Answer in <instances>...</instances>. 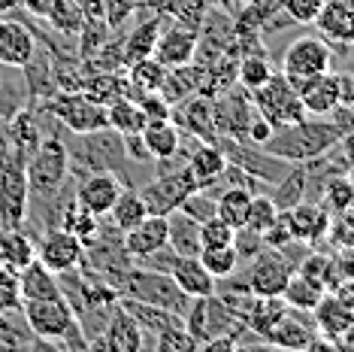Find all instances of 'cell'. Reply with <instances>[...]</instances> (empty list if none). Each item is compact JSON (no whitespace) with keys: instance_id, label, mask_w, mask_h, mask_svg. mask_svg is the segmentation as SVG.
Wrapping results in <instances>:
<instances>
[{"instance_id":"obj_1","label":"cell","mask_w":354,"mask_h":352,"mask_svg":"<svg viewBox=\"0 0 354 352\" xmlns=\"http://www.w3.org/2000/svg\"><path fill=\"white\" fill-rule=\"evenodd\" d=\"M339 140H342L339 127L327 116H306L300 122L272 127V134L263 140V149L291 164H306L312 158L330 152Z\"/></svg>"},{"instance_id":"obj_2","label":"cell","mask_w":354,"mask_h":352,"mask_svg":"<svg viewBox=\"0 0 354 352\" xmlns=\"http://www.w3.org/2000/svg\"><path fill=\"white\" fill-rule=\"evenodd\" d=\"M30 331L43 343L58 349H88V337L79 328V319L64 298H46V301H21Z\"/></svg>"},{"instance_id":"obj_3","label":"cell","mask_w":354,"mask_h":352,"mask_svg":"<svg viewBox=\"0 0 354 352\" xmlns=\"http://www.w3.org/2000/svg\"><path fill=\"white\" fill-rule=\"evenodd\" d=\"M28 215V155L0 143V228H25Z\"/></svg>"},{"instance_id":"obj_4","label":"cell","mask_w":354,"mask_h":352,"mask_svg":"<svg viewBox=\"0 0 354 352\" xmlns=\"http://www.w3.org/2000/svg\"><path fill=\"white\" fill-rule=\"evenodd\" d=\"M118 298H133V301H142V303H151V307H160V310H170V313H179L185 319L188 313L191 301L170 274H160V270H146V267H133L127 270L122 289H118Z\"/></svg>"},{"instance_id":"obj_5","label":"cell","mask_w":354,"mask_h":352,"mask_svg":"<svg viewBox=\"0 0 354 352\" xmlns=\"http://www.w3.org/2000/svg\"><path fill=\"white\" fill-rule=\"evenodd\" d=\"M39 107H43L49 116L58 118L67 134H91V131H100V127H109L106 103L91 100L82 88L55 91L52 98L39 100Z\"/></svg>"},{"instance_id":"obj_6","label":"cell","mask_w":354,"mask_h":352,"mask_svg":"<svg viewBox=\"0 0 354 352\" xmlns=\"http://www.w3.org/2000/svg\"><path fill=\"white\" fill-rule=\"evenodd\" d=\"M294 270H297V264L288 258L285 249H270V246H263V249L248 261V270H245V276L239 279V285H243L245 292L257 294V298H281V292H285Z\"/></svg>"},{"instance_id":"obj_7","label":"cell","mask_w":354,"mask_h":352,"mask_svg":"<svg viewBox=\"0 0 354 352\" xmlns=\"http://www.w3.org/2000/svg\"><path fill=\"white\" fill-rule=\"evenodd\" d=\"M330 64H333V49L324 37H297L281 55V76L300 91L309 79L330 70Z\"/></svg>"},{"instance_id":"obj_8","label":"cell","mask_w":354,"mask_h":352,"mask_svg":"<svg viewBox=\"0 0 354 352\" xmlns=\"http://www.w3.org/2000/svg\"><path fill=\"white\" fill-rule=\"evenodd\" d=\"M252 100H254V109L267 118L272 127L300 122V118L309 116L306 113V107H303V100H300V91H297L285 76H281V70L279 73H272L261 88H254Z\"/></svg>"},{"instance_id":"obj_9","label":"cell","mask_w":354,"mask_h":352,"mask_svg":"<svg viewBox=\"0 0 354 352\" xmlns=\"http://www.w3.org/2000/svg\"><path fill=\"white\" fill-rule=\"evenodd\" d=\"M185 328L197 340V349H200L206 340L221 337V334H239L245 325L233 316V310L218 294H203V298L191 301L188 313H185Z\"/></svg>"},{"instance_id":"obj_10","label":"cell","mask_w":354,"mask_h":352,"mask_svg":"<svg viewBox=\"0 0 354 352\" xmlns=\"http://www.w3.org/2000/svg\"><path fill=\"white\" fill-rule=\"evenodd\" d=\"M197 188V179L191 176L188 167H167V170H158V176H151L146 186L140 188V197L146 201L151 215H167L173 213L176 206L182 204L185 195Z\"/></svg>"},{"instance_id":"obj_11","label":"cell","mask_w":354,"mask_h":352,"mask_svg":"<svg viewBox=\"0 0 354 352\" xmlns=\"http://www.w3.org/2000/svg\"><path fill=\"white\" fill-rule=\"evenodd\" d=\"M254 113L257 109H254L252 91H245L243 85H230L227 91L212 98V122H215V131L224 134V137L245 140L248 122L254 118Z\"/></svg>"},{"instance_id":"obj_12","label":"cell","mask_w":354,"mask_h":352,"mask_svg":"<svg viewBox=\"0 0 354 352\" xmlns=\"http://www.w3.org/2000/svg\"><path fill=\"white\" fill-rule=\"evenodd\" d=\"M261 343L281 346V349H315L318 346L315 319H312V313H306V310L288 307L285 313L261 334Z\"/></svg>"},{"instance_id":"obj_13","label":"cell","mask_w":354,"mask_h":352,"mask_svg":"<svg viewBox=\"0 0 354 352\" xmlns=\"http://www.w3.org/2000/svg\"><path fill=\"white\" fill-rule=\"evenodd\" d=\"M85 258V243L64 228H46L37 237V261H43L52 274H67Z\"/></svg>"},{"instance_id":"obj_14","label":"cell","mask_w":354,"mask_h":352,"mask_svg":"<svg viewBox=\"0 0 354 352\" xmlns=\"http://www.w3.org/2000/svg\"><path fill=\"white\" fill-rule=\"evenodd\" d=\"M122 188H124V182L118 179L115 173H109V170H94V173L76 176V182H73V197L85 206L88 213H94V215H100V219H106L109 210H112V204H115L118 195H122Z\"/></svg>"},{"instance_id":"obj_15","label":"cell","mask_w":354,"mask_h":352,"mask_svg":"<svg viewBox=\"0 0 354 352\" xmlns=\"http://www.w3.org/2000/svg\"><path fill=\"white\" fill-rule=\"evenodd\" d=\"M142 346H146V331L136 325V319L127 313L122 303L112 310L100 337L88 343V349H103V352H140Z\"/></svg>"},{"instance_id":"obj_16","label":"cell","mask_w":354,"mask_h":352,"mask_svg":"<svg viewBox=\"0 0 354 352\" xmlns=\"http://www.w3.org/2000/svg\"><path fill=\"white\" fill-rule=\"evenodd\" d=\"M197 39H200V30L194 25H185V21H176L167 25L158 37V46H155V55L164 67H182V64H191L194 61V52H197Z\"/></svg>"},{"instance_id":"obj_17","label":"cell","mask_w":354,"mask_h":352,"mask_svg":"<svg viewBox=\"0 0 354 352\" xmlns=\"http://www.w3.org/2000/svg\"><path fill=\"white\" fill-rule=\"evenodd\" d=\"M173 122L185 131V137H194L200 143H215L218 131L212 122V98L206 94H191L173 107Z\"/></svg>"},{"instance_id":"obj_18","label":"cell","mask_w":354,"mask_h":352,"mask_svg":"<svg viewBox=\"0 0 354 352\" xmlns=\"http://www.w3.org/2000/svg\"><path fill=\"white\" fill-rule=\"evenodd\" d=\"M37 52V39L25 21L0 19V67H25Z\"/></svg>"},{"instance_id":"obj_19","label":"cell","mask_w":354,"mask_h":352,"mask_svg":"<svg viewBox=\"0 0 354 352\" xmlns=\"http://www.w3.org/2000/svg\"><path fill=\"white\" fill-rule=\"evenodd\" d=\"M300 100L309 116H330L342 103V73L324 70L300 88Z\"/></svg>"},{"instance_id":"obj_20","label":"cell","mask_w":354,"mask_h":352,"mask_svg":"<svg viewBox=\"0 0 354 352\" xmlns=\"http://www.w3.org/2000/svg\"><path fill=\"white\" fill-rule=\"evenodd\" d=\"M288 222H291L294 240H300L306 246H318L327 237L330 213L324 210L321 201H300L288 210Z\"/></svg>"},{"instance_id":"obj_21","label":"cell","mask_w":354,"mask_h":352,"mask_svg":"<svg viewBox=\"0 0 354 352\" xmlns=\"http://www.w3.org/2000/svg\"><path fill=\"white\" fill-rule=\"evenodd\" d=\"M312 25L321 30V37H330L333 43L354 46V0H324Z\"/></svg>"},{"instance_id":"obj_22","label":"cell","mask_w":354,"mask_h":352,"mask_svg":"<svg viewBox=\"0 0 354 352\" xmlns=\"http://www.w3.org/2000/svg\"><path fill=\"white\" fill-rule=\"evenodd\" d=\"M164 30V12H151L149 19L136 21V25L127 30V37H122V61L124 67L133 61H142L149 55H155L158 37Z\"/></svg>"},{"instance_id":"obj_23","label":"cell","mask_w":354,"mask_h":352,"mask_svg":"<svg viewBox=\"0 0 354 352\" xmlns=\"http://www.w3.org/2000/svg\"><path fill=\"white\" fill-rule=\"evenodd\" d=\"M140 140L146 146L151 161H164L173 158L182 146V127L173 118H160V122H146V127L140 131Z\"/></svg>"},{"instance_id":"obj_24","label":"cell","mask_w":354,"mask_h":352,"mask_svg":"<svg viewBox=\"0 0 354 352\" xmlns=\"http://www.w3.org/2000/svg\"><path fill=\"white\" fill-rule=\"evenodd\" d=\"M176 285L188 294V298H203V294H215V276L200 264L197 255H179L170 270Z\"/></svg>"},{"instance_id":"obj_25","label":"cell","mask_w":354,"mask_h":352,"mask_svg":"<svg viewBox=\"0 0 354 352\" xmlns=\"http://www.w3.org/2000/svg\"><path fill=\"white\" fill-rule=\"evenodd\" d=\"M167 243V215H146L140 225H133L131 231H124V249L131 258L149 255L160 249Z\"/></svg>"},{"instance_id":"obj_26","label":"cell","mask_w":354,"mask_h":352,"mask_svg":"<svg viewBox=\"0 0 354 352\" xmlns=\"http://www.w3.org/2000/svg\"><path fill=\"white\" fill-rule=\"evenodd\" d=\"M203 88V67L200 64H182V67H167L164 82H160V98H164L170 107H176L179 100L191 98Z\"/></svg>"},{"instance_id":"obj_27","label":"cell","mask_w":354,"mask_h":352,"mask_svg":"<svg viewBox=\"0 0 354 352\" xmlns=\"http://www.w3.org/2000/svg\"><path fill=\"white\" fill-rule=\"evenodd\" d=\"M312 319H315V328L318 334H324L330 346H339V337L345 334V328L354 319V313L348 307H342L339 301H336L333 292H327L324 298L318 301V307L312 310Z\"/></svg>"},{"instance_id":"obj_28","label":"cell","mask_w":354,"mask_h":352,"mask_svg":"<svg viewBox=\"0 0 354 352\" xmlns=\"http://www.w3.org/2000/svg\"><path fill=\"white\" fill-rule=\"evenodd\" d=\"M19 289L21 301H46V298H64L61 294V279L52 274L43 261H30L25 270H19Z\"/></svg>"},{"instance_id":"obj_29","label":"cell","mask_w":354,"mask_h":352,"mask_svg":"<svg viewBox=\"0 0 354 352\" xmlns=\"http://www.w3.org/2000/svg\"><path fill=\"white\" fill-rule=\"evenodd\" d=\"M37 258V240L25 228H0V261L6 270H25Z\"/></svg>"},{"instance_id":"obj_30","label":"cell","mask_w":354,"mask_h":352,"mask_svg":"<svg viewBox=\"0 0 354 352\" xmlns=\"http://www.w3.org/2000/svg\"><path fill=\"white\" fill-rule=\"evenodd\" d=\"M224 164H227V158L221 155V149L215 143H200V140L191 146L188 161H185V167L197 179V188H212L218 173L224 170Z\"/></svg>"},{"instance_id":"obj_31","label":"cell","mask_w":354,"mask_h":352,"mask_svg":"<svg viewBox=\"0 0 354 352\" xmlns=\"http://www.w3.org/2000/svg\"><path fill=\"white\" fill-rule=\"evenodd\" d=\"M39 140H43L39 109L34 103H28V107H21L19 113L6 122V143H12V146H19L25 155H30V152L39 146Z\"/></svg>"},{"instance_id":"obj_32","label":"cell","mask_w":354,"mask_h":352,"mask_svg":"<svg viewBox=\"0 0 354 352\" xmlns=\"http://www.w3.org/2000/svg\"><path fill=\"white\" fill-rule=\"evenodd\" d=\"M118 303L136 319V325L142 328L151 337H160L164 331L170 328H179L185 325V319L179 313H170V310H160V307H151V303H142V301H133V298H118Z\"/></svg>"},{"instance_id":"obj_33","label":"cell","mask_w":354,"mask_h":352,"mask_svg":"<svg viewBox=\"0 0 354 352\" xmlns=\"http://www.w3.org/2000/svg\"><path fill=\"white\" fill-rule=\"evenodd\" d=\"M167 243L173 246L176 255H197L203 249V243H200V222L185 215L182 210L167 213Z\"/></svg>"},{"instance_id":"obj_34","label":"cell","mask_w":354,"mask_h":352,"mask_svg":"<svg viewBox=\"0 0 354 352\" xmlns=\"http://www.w3.org/2000/svg\"><path fill=\"white\" fill-rule=\"evenodd\" d=\"M164 73H167V67L158 58H151V55L142 61L127 64V98L140 100L142 94H149V91H160Z\"/></svg>"},{"instance_id":"obj_35","label":"cell","mask_w":354,"mask_h":352,"mask_svg":"<svg viewBox=\"0 0 354 352\" xmlns=\"http://www.w3.org/2000/svg\"><path fill=\"white\" fill-rule=\"evenodd\" d=\"M324 294H327V289H324V283H321V279L306 276V274H300V270H294L291 279H288V285H285V292H281V298H285L288 307L312 313Z\"/></svg>"},{"instance_id":"obj_36","label":"cell","mask_w":354,"mask_h":352,"mask_svg":"<svg viewBox=\"0 0 354 352\" xmlns=\"http://www.w3.org/2000/svg\"><path fill=\"white\" fill-rule=\"evenodd\" d=\"M248 206H252V191L239 186H224L215 195V213L233 228H243L248 219Z\"/></svg>"},{"instance_id":"obj_37","label":"cell","mask_w":354,"mask_h":352,"mask_svg":"<svg viewBox=\"0 0 354 352\" xmlns=\"http://www.w3.org/2000/svg\"><path fill=\"white\" fill-rule=\"evenodd\" d=\"M146 215H149V206H146V201L140 197V191L124 186L122 195H118V201L112 204V210H109L106 219L124 234V231H131L133 225H140Z\"/></svg>"},{"instance_id":"obj_38","label":"cell","mask_w":354,"mask_h":352,"mask_svg":"<svg viewBox=\"0 0 354 352\" xmlns=\"http://www.w3.org/2000/svg\"><path fill=\"white\" fill-rule=\"evenodd\" d=\"M106 118H109V127L122 137H131V134H140L146 127V116H142L140 103L131 100V98H118L106 103Z\"/></svg>"},{"instance_id":"obj_39","label":"cell","mask_w":354,"mask_h":352,"mask_svg":"<svg viewBox=\"0 0 354 352\" xmlns=\"http://www.w3.org/2000/svg\"><path fill=\"white\" fill-rule=\"evenodd\" d=\"M276 73L270 64V55L267 52H245L239 55L236 61V85H243L245 91H254V88H261L267 79Z\"/></svg>"},{"instance_id":"obj_40","label":"cell","mask_w":354,"mask_h":352,"mask_svg":"<svg viewBox=\"0 0 354 352\" xmlns=\"http://www.w3.org/2000/svg\"><path fill=\"white\" fill-rule=\"evenodd\" d=\"M58 228L70 231V234H76L79 240H82V243H88V240L97 234V228H100V215L88 213L85 206L76 201V197H70V201L64 204V210H61Z\"/></svg>"},{"instance_id":"obj_41","label":"cell","mask_w":354,"mask_h":352,"mask_svg":"<svg viewBox=\"0 0 354 352\" xmlns=\"http://www.w3.org/2000/svg\"><path fill=\"white\" fill-rule=\"evenodd\" d=\"M318 201L324 204V210L330 215L345 213L348 206H354V186H351V179L345 173H330V176H324Z\"/></svg>"},{"instance_id":"obj_42","label":"cell","mask_w":354,"mask_h":352,"mask_svg":"<svg viewBox=\"0 0 354 352\" xmlns=\"http://www.w3.org/2000/svg\"><path fill=\"white\" fill-rule=\"evenodd\" d=\"M197 258L215 279H230L239 270V255L233 246H203Z\"/></svg>"},{"instance_id":"obj_43","label":"cell","mask_w":354,"mask_h":352,"mask_svg":"<svg viewBox=\"0 0 354 352\" xmlns=\"http://www.w3.org/2000/svg\"><path fill=\"white\" fill-rule=\"evenodd\" d=\"M52 25L55 34H64V37H79V30L85 25V12H82V3L79 0H58L55 10L49 12L46 19Z\"/></svg>"},{"instance_id":"obj_44","label":"cell","mask_w":354,"mask_h":352,"mask_svg":"<svg viewBox=\"0 0 354 352\" xmlns=\"http://www.w3.org/2000/svg\"><path fill=\"white\" fill-rule=\"evenodd\" d=\"M279 213L281 210L276 206V201H272L267 191H257V195H252V206H248V219H245L243 228H252V231H257V234H263V231L276 222Z\"/></svg>"},{"instance_id":"obj_45","label":"cell","mask_w":354,"mask_h":352,"mask_svg":"<svg viewBox=\"0 0 354 352\" xmlns=\"http://www.w3.org/2000/svg\"><path fill=\"white\" fill-rule=\"evenodd\" d=\"M176 210H182L185 215H191V219H197V222H206V219H212V215H218L215 213V195H209V188H194L191 195H185Z\"/></svg>"},{"instance_id":"obj_46","label":"cell","mask_w":354,"mask_h":352,"mask_svg":"<svg viewBox=\"0 0 354 352\" xmlns=\"http://www.w3.org/2000/svg\"><path fill=\"white\" fill-rule=\"evenodd\" d=\"M327 237H330V243H333L336 249H342V246L354 249V206H348L345 213L330 215Z\"/></svg>"},{"instance_id":"obj_47","label":"cell","mask_w":354,"mask_h":352,"mask_svg":"<svg viewBox=\"0 0 354 352\" xmlns=\"http://www.w3.org/2000/svg\"><path fill=\"white\" fill-rule=\"evenodd\" d=\"M233 237H236V228L227 225L218 215L200 222V243L203 246H233Z\"/></svg>"},{"instance_id":"obj_48","label":"cell","mask_w":354,"mask_h":352,"mask_svg":"<svg viewBox=\"0 0 354 352\" xmlns=\"http://www.w3.org/2000/svg\"><path fill=\"white\" fill-rule=\"evenodd\" d=\"M155 346L160 352H191V349H197V340L188 334V328L179 325V328L164 331L160 337H155Z\"/></svg>"},{"instance_id":"obj_49","label":"cell","mask_w":354,"mask_h":352,"mask_svg":"<svg viewBox=\"0 0 354 352\" xmlns=\"http://www.w3.org/2000/svg\"><path fill=\"white\" fill-rule=\"evenodd\" d=\"M103 3V21L109 25V30H118L131 19V12H136V6H142L140 0H100Z\"/></svg>"},{"instance_id":"obj_50","label":"cell","mask_w":354,"mask_h":352,"mask_svg":"<svg viewBox=\"0 0 354 352\" xmlns=\"http://www.w3.org/2000/svg\"><path fill=\"white\" fill-rule=\"evenodd\" d=\"M21 307V289H19V274L15 270L0 267V313Z\"/></svg>"},{"instance_id":"obj_51","label":"cell","mask_w":354,"mask_h":352,"mask_svg":"<svg viewBox=\"0 0 354 352\" xmlns=\"http://www.w3.org/2000/svg\"><path fill=\"white\" fill-rule=\"evenodd\" d=\"M324 0H281V10L294 19V25H312L318 19Z\"/></svg>"},{"instance_id":"obj_52","label":"cell","mask_w":354,"mask_h":352,"mask_svg":"<svg viewBox=\"0 0 354 352\" xmlns=\"http://www.w3.org/2000/svg\"><path fill=\"white\" fill-rule=\"evenodd\" d=\"M263 246H270V249H281V246L294 243V231H291V222H288V210H281L276 215V222L263 231Z\"/></svg>"},{"instance_id":"obj_53","label":"cell","mask_w":354,"mask_h":352,"mask_svg":"<svg viewBox=\"0 0 354 352\" xmlns=\"http://www.w3.org/2000/svg\"><path fill=\"white\" fill-rule=\"evenodd\" d=\"M176 258H179V255L173 252V246L164 243L160 249L149 252V255H140V258H133V264H136V267H146V270H160V274H170Z\"/></svg>"},{"instance_id":"obj_54","label":"cell","mask_w":354,"mask_h":352,"mask_svg":"<svg viewBox=\"0 0 354 352\" xmlns=\"http://www.w3.org/2000/svg\"><path fill=\"white\" fill-rule=\"evenodd\" d=\"M140 109H142V116H146V122H160V118H173V107L167 103L164 98H160L158 91H149V94H142L140 100Z\"/></svg>"},{"instance_id":"obj_55","label":"cell","mask_w":354,"mask_h":352,"mask_svg":"<svg viewBox=\"0 0 354 352\" xmlns=\"http://www.w3.org/2000/svg\"><path fill=\"white\" fill-rule=\"evenodd\" d=\"M55 3L58 0H21V10H25L30 19H49V12L55 10Z\"/></svg>"},{"instance_id":"obj_56","label":"cell","mask_w":354,"mask_h":352,"mask_svg":"<svg viewBox=\"0 0 354 352\" xmlns=\"http://www.w3.org/2000/svg\"><path fill=\"white\" fill-rule=\"evenodd\" d=\"M342 103L345 107H354V73L351 76L342 73Z\"/></svg>"},{"instance_id":"obj_57","label":"cell","mask_w":354,"mask_h":352,"mask_svg":"<svg viewBox=\"0 0 354 352\" xmlns=\"http://www.w3.org/2000/svg\"><path fill=\"white\" fill-rule=\"evenodd\" d=\"M339 146H342V155H345V161L354 164V131L351 134H345V137L339 140Z\"/></svg>"},{"instance_id":"obj_58","label":"cell","mask_w":354,"mask_h":352,"mask_svg":"<svg viewBox=\"0 0 354 352\" xmlns=\"http://www.w3.org/2000/svg\"><path fill=\"white\" fill-rule=\"evenodd\" d=\"M19 10H21V0H0V19H6V15H12Z\"/></svg>"},{"instance_id":"obj_59","label":"cell","mask_w":354,"mask_h":352,"mask_svg":"<svg viewBox=\"0 0 354 352\" xmlns=\"http://www.w3.org/2000/svg\"><path fill=\"white\" fill-rule=\"evenodd\" d=\"M140 3L146 6L149 12H164V3H167V0H140Z\"/></svg>"},{"instance_id":"obj_60","label":"cell","mask_w":354,"mask_h":352,"mask_svg":"<svg viewBox=\"0 0 354 352\" xmlns=\"http://www.w3.org/2000/svg\"><path fill=\"white\" fill-rule=\"evenodd\" d=\"M345 176H348V179H351V186H354V164L345 167Z\"/></svg>"},{"instance_id":"obj_61","label":"cell","mask_w":354,"mask_h":352,"mask_svg":"<svg viewBox=\"0 0 354 352\" xmlns=\"http://www.w3.org/2000/svg\"><path fill=\"white\" fill-rule=\"evenodd\" d=\"M0 267H3V261H0Z\"/></svg>"},{"instance_id":"obj_62","label":"cell","mask_w":354,"mask_h":352,"mask_svg":"<svg viewBox=\"0 0 354 352\" xmlns=\"http://www.w3.org/2000/svg\"><path fill=\"white\" fill-rule=\"evenodd\" d=\"M0 143H3V140H0Z\"/></svg>"}]
</instances>
